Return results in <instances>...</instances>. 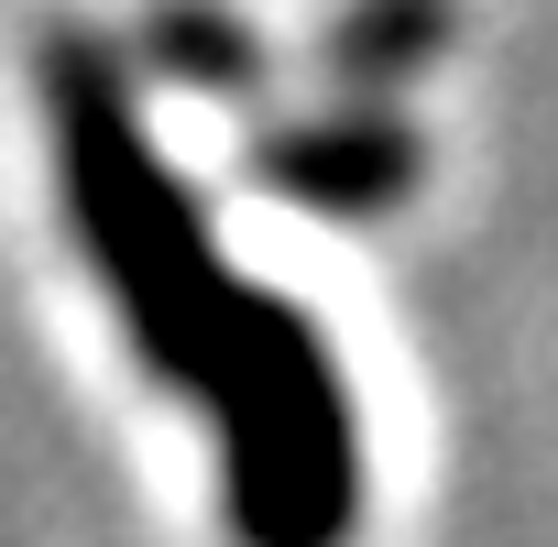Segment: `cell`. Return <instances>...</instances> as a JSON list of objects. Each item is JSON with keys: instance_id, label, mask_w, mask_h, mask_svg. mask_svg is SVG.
<instances>
[{"instance_id": "cell-1", "label": "cell", "mask_w": 558, "mask_h": 547, "mask_svg": "<svg viewBox=\"0 0 558 547\" xmlns=\"http://www.w3.org/2000/svg\"><path fill=\"white\" fill-rule=\"evenodd\" d=\"M56 132H66V175H77V219L110 263V285H121V318L132 340L154 351V373L197 384L219 416H230V514L263 536V547H286V482H274V438L252 416V384H241V296H230V274L208 263L175 175H154L132 110H121V77L88 56V45H56Z\"/></svg>"}, {"instance_id": "cell-2", "label": "cell", "mask_w": 558, "mask_h": 547, "mask_svg": "<svg viewBox=\"0 0 558 547\" xmlns=\"http://www.w3.org/2000/svg\"><path fill=\"white\" fill-rule=\"evenodd\" d=\"M263 175L286 186V197H307V208H373V197H395V186L416 175V143L384 132V121H340V132H296V143H274Z\"/></svg>"}, {"instance_id": "cell-3", "label": "cell", "mask_w": 558, "mask_h": 547, "mask_svg": "<svg viewBox=\"0 0 558 547\" xmlns=\"http://www.w3.org/2000/svg\"><path fill=\"white\" fill-rule=\"evenodd\" d=\"M427 45H438V0H373V23L329 34V66L340 77H405Z\"/></svg>"}, {"instance_id": "cell-4", "label": "cell", "mask_w": 558, "mask_h": 547, "mask_svg": "<svg viewBox=\"0 0 558 547\" xmlns=\"http://www.w3.org/2000/svg\"><path fill=\"white\" fill-rule=\"evenodd\" d=\"M154 56H165L175 77H208V88H241V77H252V45H241L219 12H165V23H154Z\"/></svg>"}]
</instances>
